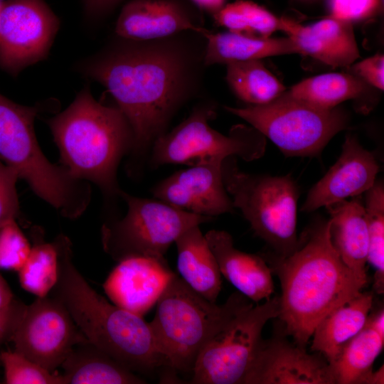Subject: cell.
Masks as SVG:
<instances>
[{
	"instance_id": "cell-1",
	"label": "cell",
	"mask_w": 384,
	"mask_h": 384,
	"mask_svg": "<svg viewBox=\"0 0 384 384\" xmlns=\"http://www.w3.org/2000/svg\"><path fill=\"white\" fill-rule=\"evenodd\" d=\"M206 34L184 31L152 40L117 36L100 54L82 65L105 86L133 132L132 151L142 159L166 132L176 112L203 90Z\"/></svg>"
},
{
	"instance_id": "cell-2",
	"label": "cell",
	"mask_w": 384,
	"mask_h": 384,
	"mask_svg": "<svg viewBox=\"0 0 384 384\" xmlns=\"http://www.w3.org/2000/svg\"><path fill=\"white\" fill-rule=\"evenodd\" d=\"M329 226V220L315 223L287 257L262 256L280 281L277 318L284 333L304 348L319 321L367 284L343 262L331 243Z\"/></svg>"
},
{
	"instance_id": "cell-3",
	"label": "cell",
	"mask_w": 384,
	"mask_h": 384,
	"mask_svg": "<svg viewBox=\"0 0 384 384\" xmlns=\"http://www.w3.org/2000/svg\"><path fill=\"white\" fill-rule=\"evenodd\" d=\"M53 242L58 277L51 296L64 304L87 339L134 373H149L165 365L149 322L91 287L73 263L67 236L60 234Z\"/></svg>"
},
{
	"instance_id": "cell-4",
	"label": "cell",
	"mask_w": 384,
	"mask_h": 384,
	"mask_svg": "<svg viewBox=\"0 0 384 384\" xmlns=\"http://www.w3.org/2000/svg\"><path fill=\"white\" fill-rule=\"evenodd\" d=\"M48 124L60 165L75 178L96 184L107 198L119 196L117 168L134 143L131 126L119 107L96 101L85 87Z\"/></svg>"
},
{
	"instance_id": "cell-5",
	"label": "cell",
	"mask_w": 384,
	"mask_h": 384,
	"mask_svg": "<svg viewBox=\"0 0 384 384\" xmlns=\"http://www.w3.org/2000/svg\"><path fill=\"white\" fill-rule=\"evenodd\" d=\"M252 305V301L239 292L223 304L211 302L176 274L158 300L149 322L165 365L181 372L192 371L207 342Z\"/></svg>"
},
{
	"instance_id": "cell-6",
	"label": "cell",
	"mask_w": 384,
	"mask_h": 384,
	"mask_svg": "<svg viewBox=\"0 0 384 384\" xmlns=\"http://www.w3.org/2000/svg\"><path fill=\"white\" fill-rule=\"evenodd\" d=\"M39 112L38 106L21 105L0 94V159L60 215L75 219L90 203V185L44 155L33 127Z\"/></svg>"
},
{
	"instance_id": "cell-7",
	"label": "cell",
	"mask_w": 384,
	"mask_h": 384,
	"mask_svg": "<svg viewBox=\"0 0 384 384\" xmlns=\"http://www.w3.org/2000/svg\"><path fill=\"white\" fill-rule=\"evenodd\" d=\"M225 188L234 208H239L255 233L273 250L287 257L297 248L299 190L289 175L271 176L241 171L235 156L222 163Z\"/></svg>"
},
{
	"instance_id": "cell-8",
	"label": "cell",
	"mask_w": 384,
	"mask_h": 384,
	"mask_svg": "<svg viewBox=\"0 0 384 384\" xmlns=\"http://www.w3.org/2000/svg\"><path fill=\"white\" fill-rule=\"evenodd\" d=\"M224 109L248 122L286 156L319 154L349 122L346 112L341 107L320 108L286 90L267 103L224 106Z\"/></svg>"
},
{
	"instance_id": "cell-9",
	"label": "cell",
	"mask_w": 384,
	"mask_h": 384,
	"mask_svg": "<svg viewBox=\"0 0 384 384\" xmlns=\"http://www.w3.org/2000/svg\"><path fill=\"white\" fill-rule=\"evenodd\" d=\"M119 196L127 203L126 215L106 221L101 228L103 250L117 262L133 257L166 260L169 247L184 231L214 220L122 190Z\"/></svg>"
},
{
	"instance_id": "cell-10",
	"label": "cell",
	"mask_w": 384,
	"mask_h": 384,
	"mask_svg": "<svg viewBox=\"0 0 384 384\" xmlns=\"http://www.w3.org/2000/svg\"><path fill=\"white\" fill-rule=\"evenodd\" d=\"M216 108L210 100L196 104L186 119L155 140L151 146V165L190 166L228 156H239L250 161L262 156L266 137L253 127L235 124L225 135L210 126V121L216 117Z\"/></svg>"
},
{
	"instance_id": "cell-11",
	"label": "cell",
	"mask_w": 384,
	"mask_h": 384,
	"mask_svg": "<svg viewBox=\"0 0 384 384\" xmlns=\"http://www.w3.org/2000/svg\"><path fill=\"white\" fill-rule=\"evenodd\" d=\"M279 313L277 296L238 313L203 347L191 383L243 384L263 341V328Z\"/></svg>"
},
{
	"instance_id": "cell-12",
	"label": "cell",
	"mask_w": 384,
	"mask_h": 384,
	"mask_svg": "<svg viewBox=\"0 0 384 384\" xmlns=\"http://www.w3.org/2000/svg\"><path fill=\"white\" fill-rule=\"evenodd\" d=\"M60 22L43 0H11L0 8V69L16 75L45 59Z\"/></svg>"
},
{
	"instance_id": "cell-13",
	"label": "cell",
	"mask_w": 384,
	"mask_h": 384,
	"mask_svg": "<svg viewBox=\"0 0 384 384\" xmlns=\"http://www.w3.org/2000/svg\"><path fill=\"white\" fill-rule=\"evenodd\" d=\"M87 340L64 304L47 295L26 306L11 341L15 351L53 373L77 343Z\"/></svg>"
},
{
	"instance_id": "cell-14",
	"label": "cell",
	"mask_w": 384,
	"mask_h": 384,
	"mask_svg": "<svg viewBox=\"0 0 384 384\" xmlns=\"http://www.w3.org/2000/svg\"><path fill=\"white\" fill-rule=\"evenodd\" d=\"M223 158L190 165L178 171L153 187L159 200L182 210L214 218L234 210L223 183Z\"/></svg>"
},
{
	"instance_id": "cell-15",
	"label": "cell",
	"mask_w": 384,
	"mask_h": 384,
	"mask_svg": "<svg viewBox=\"0 0 384 384\" xmlns=\"http://www.w3.org/2000/svg\"><path fill=\"white\" fill-rule=\"evenodd\" d=\"M243 384H335V380L322 355L276 336L262 341Z\"/></svg>"
},
{
	"instance_id": "cell-16",
	"label": "cell",
	"mask_w": 384,
	"mask_h": 384,
	"mask_svg": "<svg viewBox=\"0 0 384 384\" xmlns=\"http://www.w3.org/2000/svg\"><path fill=\"white\" fill-rule=\"evenodd\" d=\"M192 30L206 34L201 11L184 0H131L122 7L115 26L117 36L152 40Z\"/></svg>"
},
{
	"instance_id": "cell-17",
	"label": "cell",
	"mask_w": 384,
	"mask_h": 384,
	"mask_svg": "<svg viewBox=\"0 0 384 384\" xmlns=\"http://www.w3.org/2000/svg\"><path fill=\"white\" fill-rule=\"evenodd\" d=\"M378 171L373 154L356 137L346 135L340 156L309 190L302 210L312 212L366 193L375 183Z\"/></svg>"
},
{
	"instance_id": "cell-18",
	"label": "cell",
	"mask_w": 384,
	"mask_h": 384,
	"mask_svg": "<svg viewBox=\"0 0 384 384\" xmlns=\"http://www.w3.org/2000/svg\"><path fill=\"white\" fill-rule=\"evenodd\" d=\"M175 274L166 260L133 257L118 262L102 287L112 303L143 317Z\"/></svg>"
},
{
	"instance_id": "cell-19",
	"label": "cell",
	"mask_w": 384,
	"mask_h": 384,
	"mask_svg": "<svg viewBox=\"0 0 384 384\" xmlns=\"http://www.w3.org/2000/svg\"><path fill=\"white\" fill-rule=\"evenodd\" d=\"M281 30L297 46L299 54L309 55L333 68H348L359 57L353 25L328 16L309 25L281 18Z\"/></svg>"
},
{
	"instance_id": "cell-20",
	"label": "cell",
	"mask_w": 384,
	"mask_h": 384,
	"mask_svg": "<svg viewBox=\"0 0 384 384\" xmlns=\"http://www.w3.org/2000/svg\"><path fill=\"white\" fill-rule=\"evenodd\" d=\"M205 237L221 275L240 293L256 303L272 297L274 289L272 272L262 256L235 248L228 232L212 230Z\"/></svg>"
},
{
	"instance_id": "cell-21",
	"label": "cell",
	"mask_w": 384,
	"mask_h": 384,
	"mask_svg": "<svg viewBox=\"0 0 384 384\" xmlns=\"http://www.w3.org/2000/svg\"><path fill=\"white\" fill-rule=\"evenodd\" d=\"M373 304V293L361 291L334 308L315 327L311 350L332 366L345 346L364 328Z\"/></svg>"
},
{
	"instance_id": "cell-22",
	"label": "cell",
	"mask_w": 384,
	"mask_h": 384,
	"mask_svg": "<svg viewBox=\"0 0 384 384\" xmlns=\"http://www.w3.org/2000/svg\"><path fill=\"white\" fill-rule=\"evenodd\" d=\"M326 208L330 214L329 231L334 247L355 274L367 282L368 232L364 206L354 199Z\"/></svg>"
},
{
	"instance_id": "cell-23",
	"label": "cell",
	"mask_w": 384,
	"mask_h": 384,
	"mask_svg": "<svg viewBox=\"0 0 384 384\" xmlns=\"http://www.w3.org/2000/svg\"><path fill=\"white\" fill-rule=\"evenodd\" d=\"M175 243L178 252L177 268L181 278L195 292L215 303L221 291L222 275L199 225L184 231Z\"/></svg>"
},
{
	"instance_id": "cell-24",
	"label": "cell",
	"mask_w": 384,
	"mask_h": 384,
	"mask_svg": "<svg viewBox=\"0 0 384 384\" xmlns=\"http://www.w3.org/2000/svg\"><path fill=\"white\" fill-rule=\"evenodd\" d=\"M61 367L64 384H143L140 378L88 340L77 343Z\"/></svg>"
},
{
	"instance_id": "cell-25",
	"label": "cell",
	"mask_w": 384,
	"mask_h": 384,
	"mask_svg": "<svg viewBox=\"0 0 384 384\" xmlns=\"http://www.w3.org/2000/svg\"><path fill=\"white\" fill-rule=\"evenodd\" d=\"M207 39L205 63L207 67L287 54H299L289 38H255L230 31L215 33L210 30Z\"/></svg>"
},
{
	"instance_id": "cell-26",
	"label": "cell",
	"mask_w": 384,
	"mask_h": 384,
	"mask_svg": "<svg viewBox=\"0 0 384 384\" xmlns=\"http://www.w3.org/2000/svg\"><path fill=\"white\" fill-rule=\"evenodd\" d=\"M383 346L384 337L365 326L331 366L335 384H383V366L373 368Z\"/></svg>"
},
{
	"instance_id": "cell-27",
	"label": "cell",
	"mask_w": 384,
	"mask_h": 384,
	"mask_svg": "<svg viewBox=\"0 0 384 384\" xmlns=\"http://www.w3.org/2000/svg\"><path fill=\"white\" fill-rule=\"evenodd\" d=\"M368 84L351 73H329L306 78L288 92L294 97L323 109H333L368 92Z\"/></svg>"
},
{
	"instance_id": "cell-28",
	"label": "cell",
	"mask_w": 384,
	"mask_h": 384,
	"mask_svg": "<svg viewBox=\"0 0 384 384\" xmlns=\"http://www.w3.org/2000/svg\"><path fill=\"white\" fill-rule=\"evenodd\" d=\"M226 65L228 85L240 100L248 105L267 103L286 90L260 59L233 62Z\"/></svg>"
},
{
	"instance_id": "cell-29",
	"label": "cell",
	"mask_w": 384,
	"mask_h": 384,
	"mask_svg": "<svg viewBox=\"0 0 384 384\" xmlns=\"http://www.w3.org/2000/svg\"><path fill=\"white\" fill-rule=\"evenodd\" d=\"M29 255L18 271L21 287L37 297L49 294L58 281V256L54 242H47L41 228L31 230Z\"/></svg>"
},
{
	"instance_id": "cell-30",
	"label": "cell",
	"mask_w": 384,
	"mask_h": 384,
	"mask_svg": "<svg viewBox=\"0 0 384 384\" xmlns=\"http://www.w3.org/2000/svg\"><path fill=\"white\" fill-rule=\"evenodd\" d=\"M212 17L215 25L228 31L251 38H270L281 30V18L251 1L236 0L225 4Z\"/></svg>"
},
{
	"instance_id": "cell-31",
	"label": "cell",
	"mask_w": 384,
	"mask_h": 384,
	"mask_svg": "<svg viewBox=\"0 0 384 384\" xmlns=\"http://www.w3.org/2000/svg\"><path fill=\"white\" fill-rule=\"evenodd\" d=\"M366 220L368 232L367 263L374 270L373 290L378 294L384 292V186L375 181L366 192Z\"/></svg>"
},
{
	"instance_id": "cell-32",
	"label": "cell",
	"mask_w": 384,
	"mask_h": 384,
	"mask_svg": "<svg viewBox=\"0 0 384 384\" xmlns=\"http://www.w3.org/2000/svg\"><path fill=\"white\" fill-rule=\"evenodd\" d=\"M0 361L7 384H64L62 375L50 372L39 364L14 351H3Z\"/></svg>"
},
{
	"instance_id": "cell-33",
	"label": "cell",
	"mask_w": 384,
	"mask_h": 384,
	"mask_svg": "<svg viewBox=\"0 0 384 384\" xmlns=\"http://www.w3.org/2000/svg\"><path fill=\"white\" fill-rule=\"evenodd\" d=\"M31 245L16 220L0 227V269L18 272L26 262Z\"/></svg>"
},
{
	"instance_id": "cell-34",
	"label": "cell",
	"mask_w": 384,
	"mask_h": 384,
	"mask_svg": "<svg viewBox=\"0 0 384 384\" xmlns=\"http://www.w3.org/2000/svg\"><path fill=\"white\" fill-rule=\"evenodd\" d=\"M17 172L0 159V227L16 220L20 215L16 183Z\"/></svg>"
},
{
	"instance_id": "cell-35",
	"label": "cell",
	"mask_w": 384,
	"mask_h": 384,
	"mask_svg": "<svg viewBox=\"0 0 384 384\" xmlns=\"http://www.w3.org/2000/svg\"><path fill=\"white\" fill-rule=\"evenodd\" d=\"M326 4L329 16L353 23L375 15L381 0H326Z\"/></svg>"
},
{
	"instance_id": "cell-36",
	"label": "cell",
	"mask_w": 384,
	"mask_h": 384,
	"mask_svg": "<svg viewBox=\"0 0 384 384\" xmlns=\"http://www.w3.org/2000/svg\"><path fill=\"white\" fill-rule=\"evenodd\" d=\"M351 72L370 86L383 90L384 55L376 54L349 66Z\"/></svg>"
},
{
	"instance_id": "cell-37",
	"label": "cell",
	"mask_w": 384,
	"mask_h": 384,
	"mask_svg": "<svg viewBox=\"0 0 384 384\" xmlns=\"http://www.w3.org/2000/svg\"><path fill=\"white\" fill-rule=\"evenodd\" d=\"M26 306L21 300L14 298L9 305L0 308V347L12 341Z\"/></svg>"
},
{
	"instance_id": "cell-38",
	"label": "cell",
	"mask_w": 384,
	"mask_h": 384,
	"mask_svg": "<svg viewBox=\"0 0 384 384\" xmlns=\"http://www.w3.org/2000/svg\"><path fill=\"white\" fill-rule=\"evenodd\" d=\"M123 0H82L86 17L97 20L112 12Z\"/></svg>"
},
{
	"instance_id": "cell-39",
	"label": "cell",
	"mask_w": 384,
	"mask_h": 384,
	"mask_svg": "<svg viewBox=\"0 0 384 384\" xmlns=\"http://www.w3.org/2000/svg\"><path fill=\"white\" fill-rule=\"evenodd\" d=\"M366 326L370 328L382 337H384V309L380 308L375 312L369 314L366 320Z\"/></svg>"
},
{
	"instance_id": "cell-40",
	"label": "cell",
	"mask_w": 384,
	"mask_h": 384,
	"mask_svg": "<svg viewBox=\"0 0 384 384\" xmlns=\"http://www.w3.org/2000/svg\"><path fill=\"white\" fill-rule=\"evenodd\" d=\"M201 11H206L212 16L225 4L226 0H189Z\"/></svg>"
},
{
	"instance_id": "cell-41",
	"label": "cell",
	"mask_w": 384,
	"mask_h": 384,
	"mask_svg": "<svg viewBox=\"0 0 384 384\" xmlns=\"http://www.w3.org/2000/svg\"><path fill=\"white\" fill-rule=\"evenodd\" d=\"M14 298L9 284L0 273V308L9 305Z\"/></svg>"
},
{
	"instance_id": "cell-42",
	"label": "cell",
	"mask_w": 384,
	"mask_h": 384,
	"mask_svg": "<svg viewBox=\"0 0 384 384\" xmlns=\"http://www.w3.org/2000/svg\"><path fill=\"white\" fill-rule=\"evenodd\" d=\"M298 1L306 2V3H313V2L318 1L319 0H298Z\"/></svg>"
},
{
	"instance_id": "cell-43",
	"label": "cell",
	"mask_w": 384,
	"mask_h": 384,
	"mask_svg": "<svg viewBox=\"0 0 384 384\" xmlns=\"http://www.w3.org/2000/svg\"><path fill=\"white\" fill-rule=\"evenodd\" d=\"M1 5H0V8H1Z\"/></svg>"
}]
</instances>
